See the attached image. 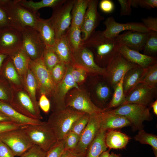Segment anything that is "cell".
Returning <instances> with one entry per match:
<instances>
[{"instance_id": "cell-1", "label": "cell", "mask_w": 157, "mask_h": 157, "mask_svg": "<svg viewBox=\"0 0 157 157\" xmlns=\"http://www.w3.org/2000/svg\"><path fill=\"white\" fill-rule=\"evenodd\" d=\"M83 45L93 53L95 61L100 67L105 68L118 53L122 46L115 38H108L103 31H95L85 40Z\"/></svg>"}, {"instance_id": "cell-2", "label": "cell", "mask_w": 157, "mask_h": 157, "mask_svg": "<svg viewBox=\"0 0 157 157\" xmlns=\"http://www.w3.org/2000/svg\"><path fill=\"white\" fill-rule=\"evenodd\" d=\"M15 28L22 32L26 27L35 28L39 13H34L19 4L17 0H0Z\"/></svg>"}, {"instance_id": "cell-3", "label": "cell", "mask_w": 157, "mask_h": 157, "mask_svg": "<svg viewBox=\"0 0 157 157\" xmlns=\"http://www.w3.org/2000/svg\"><path fill=\"white\" fill-rule=\"evenodd\" d=\"M85 113L68 107L52 112L47 122L52 129L57 141L64 139L74 122Z\"/></svg>"}, {"instance_id": "cell-4", "label": "cell", "mask_w": 157, "mask_h": 157, "mask_svg": "<svg viewBox=\"0 0 157 157\" xmlns=\"http://www.w3.org/2000/svg\"><path fill=\"white\" fill-rule=\"evenodd\" d=\"M109 114L118 115L126 117L130 122L133 131L143 129V123L145 121H151L153 116L147 106L129 104L121 105L114 109L107 110Z\"/></svg>"}, {"instance_id": "cell-5", "label": "cell", "mask_w": 157, "mask_h": 157, "mask_svg": "<svg viewBox=\"0 0 157 157\" xmlns=\"http://www.w3.org/2000/svg\"><path fill=\"white\" fill-rule=\"evenodd\" d=\"M23 129L33 144L39 146L46 151L57 141L52 129L47 122L27 125Z\"/></svg>"}, {"instance_id": "cell-6", "label": "cell", "mask_w": 157, "mask_h": 157, "mask_svg": "<svg viewBox=\"0 0 157 157\" xmlns=\"http://www.w3.org/2000/svg\"><path fill=\"white\" fill-rule=\"evenodd\" d=\"M65 103L66 108L90 115L100 113L105 110L96 106L92 101L88 92L79 88H73L69 91Z\"/></svg>"}, {"instance_id": "cell-7", "label": "cell", "mask_w": 157, "mask_h": 157, "mask_svg": "<svg viewBox=\"0 0 157 157\" xmlns=\"http://www.w3.org/2000/svg\"><path fill=\"white\" fill-rule=\"evenodd\" d=\"M67 66V72L64 77L56 85L53 93L49 98L51 109L52 112L58 111L66 108L65 100L67 93L73 88H79L71 75V65Z\"/></svg>"}, {"instance_id": "cell-8", "label": "cell", "mask_w": 157, "mask_h": 157, "mask_svg": "<svg viewBox=\"0 0 157 157\" xmlns=\"http://www.w3.org/2000/svg\"><path fill=\"white\" fill-rule=\"evenodd\" d=\"M29 68L33 73L37 85V92L40 95L44 94L49 98L55 89L56 85L53 82L49 71L42 58L30 60Z\"/></svg>"}, {"instance_id": "cell-9", "label": "cell", "mask_w": 157, "mask_h": 157, "mask_svg": "<svg viewBox=\"0 0 157 157\" xmlns=\"http://www.w3.org/2000/svg\"><path fill=\"white\" fill-rule=\"evenodd\" d=\"M23 128L0 133V140L10 148L15 156H20L33 145Z\"/></svg>"}, {"instance_id": "cell-10", "label": "cell", "mask_w": 157, "mask_h": 157, "mask_svg": "<svg viewBox=\"0 0 157 157\" xmlns=\"http://www.w3.org/2000/svg\"><path fill=\"white\" fill-rule=\"evenodd\" d=\"M75 0H67L62 5L53 9L49 18L54 29L56 39L66 33L71 23V11Z\"/></svg>"}, {"instance_id": "cell-11", "label": "cell", "mask_w": 157, "mask_h": 157, "mask_svg": "<svg viewBox=\"0 0 157 157\" xmlns=\"http://www.w3.org/2000/svg\"><path fill=\"white\" fill-rule=\"evenodd\" d=\"M21 33L22 49L31 60L41 58L46 45L36 30L27 26L24 28Z\"/></svg>"}, {"instance_id": "cell-12", "label": "cell", "mask_w": 157, "mask_h": 157, "mask_svg": "<svg viewBox=\"0 0 157 157\" xmlns=\"http://www.w3.org/2000/svg\"><path fill=\"white\" fill-rule=\"evenodd\" d=\"M101 113L90 115L88 122L80 135L78 143L72 152L80 156L85 157L89 146L100 130Z\"/></svg>"}, {"instance_id": "cell-13", "label": "cell", "mask_w": 157, "mask_h": 157, "mask_svg": "<svg viewBox=\"0 0 157 157\" xmlns=\"http://www.w3.org/2000/svg\"><path fill=\"white\" fill-rule=\"evenodd\" d=\"M135 65L128 61L119 52L105 68V78L114 90L126 73Z\"/></svg>"}, {"instance_id": "cell-14", "label": "cell", "mask_w": 157, "mask_h": 157, "mask_svg": "<svg viewBox=\"0 0 157 157\" xmlns=\"http://www.w3.org/2000/svg\"><path fill=\"white\" fill-rule=\"evenodd\" d=\"M73 65L81 67L92 75L101 76L105 77V68L99 66L95 63L92 51L83 45L73 53Z\"/></svg>"}, {"instance_id": "cell-15", "label": "cell", "mask_w": 157, "mask_h": 157, "mask_svg": "<svg viewBox=\"0 0 157 157\" xmlns=\"http://www.w3.org/2000/svg\"><path fill=\"white\" fill-rule=\"evenodd\" d=\"M22 48L21 32L12 26L0 30V53L9 56Z\"/></svg>"}, {"instance_id": "cell-16", "label": "cell", "mask_w": 157, "mask_h": 157, "mask_svg": "<svg viewBox=\"0 0 157 157\" xmlns=\"http://www.w3.org/2000/svg\"><path fill=\"white\" fill-rule=\"evenodd\" d=\"M9 104L22 115L32 119L40 120L31 98L24 88L13 90L12 99Z\"/></svg>"}, {"instance_id": "cell-17", "label": "cell", "mask_w": 157, "mask_h": 157, "mask_svg": "<svg viewBox=\"0 0 157 157\" xmlns=\"http://www.w3.org/2000/svg\"><path fill=\"white\" fill-rule=\"evenodd\" d=\"M99 1L89 0L88 6L81 26L82 38L86 40L95 31L100 22L104 19L97 10Z\"/></svg>"}, {"instance_id": "cell-18", "label": "cell", "mask_w": 157, "mask_h": 157, "mask_svg": "<svg viewBox=\"0 0 157 157\" xmlns=\"http://www.w3.org/2000/svg\"><path fill=\"white\" fill-rule=\"evenodd\" d=\"M106 29L103 31L105 37L113 38L125 31H132L143 33H148L150 30L145 27L142 23L129 22L120 23L116 22L114 18L110 16L107 18L104 22Z\"/></svg>"}, {"instance_id": "cell-19", "label": "cell", "mask_w": 157, "mask_h": 157, "mask_svg": "<svg viewBox=\"0 0 157 157\" xmlns=\"http://www.w3.org/2000/svg\"><path fill=\"white\" fill-rule=\"evenodd\" d=\"M156 93L157 88H150L139 83L126 97L122 105L135 104L147 106L151 104Z\"/></svg>"}, {"instance_id": "cell-20", "label": "cell", "mask_w": 157, "mask_h": 157, "mask_svg": "<svg viewBox=\"0 0 157 157\" xmlns=\"http://www.w3.org/2000/svg\"><path fill=\"white\" fill-rule=\"evenodd\" d=\"M148 33L127 31L115 38L122 46L125 45L139 51L143 50Z\"/></svg>"}, {"instance_id": "cell-21", "label": "cell", "mask_w": 157, "mask_h": 157, "mask_svg": "<svg viewBox=\"0 0 157 157\" xmlns=\"http://www.w3.org/2000/svg\"><path fill=\"white\" fill-rule=\"evenodd\" d=\"M119 52L129 62L138 65L144 69L157 63L156 57L142 54L125 45L120 47Z\"/></svg>"}, {"instance_id": "cell-22", "label": "cell", "mask_w": 157, "mask_h": 157, "mask_svg": "<svg viewBox=\"0 0 157 157\" xmlns=\"http://www.w3.org/2000/svg\"><path fill=\"white\" fill-rule=\"evenodd\" d=\"M1 75L7 81L13 90L24 88L22 77L18 73L9 56L4 62Z\"/></svg>"}, {"instance_id": "cell-23", "label": "cell", "mask_w": 157, "mask_h": 157, "mask_svg": "<svg viewBox=\"0 0 157 157\" xmlns=\"http://www.w3.org/2000/svg\"><path fill=\"white\" fill-rule=\"evenodd\" d=\"M35 29L47 46H53L56 39L54 28L49 19L39 17Z\"/></svg>"}, {"instance_id": "cell-24", "label": "cell", "mask_w": 157, "mask_h": 157, "mask_svg": "<svg viewBox=\"0 0 157 157\" xmlns=\"http://www.w3.org/2000/svg\"><path fill=\"white\" fill-rule=\"evenodd\" d=\"M51 47L61 62L67 65H73V52L67 42L66 33L56 39Z\"/></svg>"}, {"instance_id": "cell-25", "label": "cell", "mask_w": 157, "mask_h": 157, "mask_svg": "<svg viewBox=\"0 0 157 157\" xmlns=\"http://www.w3.org/2000/svg\"><path fill=\"white\" fill-rule=\"evenodd\" d=\"M100 129L106 131L122 128L131 126L129 121L125 117L118 115L107 113L105 110L101 113Z\"/></svg>"}, {"instance_id": "cell-26", "label": "cell", "mask_w": 157, "mask_h": 157, "mask_svg": "<svg viewBox=\"0 0 157 157\" xmlns=\"http://www.w3.org/2000/svg\"><path fill=\"white\" fill-rule=\"evenodd\" d=\"M22 77L24 88L31 98L37 114L39 119L41 120L43 119V117L41 114L38 101L36 98L37 85L34 75L29 68L26 74Z\"/></svg>"}, {"instance_id": "cell-27", "label": "cell", "mask_w": 157, "mask_h": 157, "mask_svg": "<svg viewBox=\"0 0 157 157\" xmlns=\"http://www.w3.org/2000/svg\"><path fill=\"white\" fill-rule=\"evenodd\" d=\"M144 71V69L135 65L125 74L123 80V87L125 97L139 84Z\"/></svg>"}, {"instance_id": "cell-28", "label": "cell", "mask_w": 157, "mask_h": 157, "mask_svg": "<svg viewBox=\"0 0 157 157\" xmlns=\"http://www.w3.org/2000/svg\"><path fill=\"white\" fill-rule=\"evenodd\" d=\"M0 110L16 123L24 125L36 124L40 123L41 120L32 119L20 114L8 103L0 100Z\"/></svg>"}, {"instance_id": "cell-29", "label": "cell", "mask_w": 157, "mask_h": 157, "mask_svg": "<svg viewBox=\"0 0 157 157\" xmlns=\"http://www.w3.org/2000/svg\"><path fill=\"white\" fill-rule=\"evenodd\" d=\"M130 139L129 137L124 133L109 130L106 132L105 142L109 149H122L125 148Z\"/></svg>"}, {"instance_id": "cell-30", "label": "cell", "mask_w": 157, "mask_h": 157, "mask_svg": "<svg viewBox=\"0 0 157 157\" xmlns=\"http://www.w3.org/2000/svg\"><path fill=\"white\" fill-rule=\"evenodd\" d=\"M106 131L100 129L97 135L89 146L85 157H99L107 150L105 142Z\"/></svg>"}, {"instance_id": "cell-31", "label": "cell", "mask_w": 157, "mask_h": 157, "mask_svg": "<svg viewBox=\"0 0 157 157\" xmlns=\"http://www.w3.org/2000/svg\"><path fill=\"white\" fill-rule=\"evenodd\" d=\"M67 0H42L35 2L33 0H17L20 4L34 13H37L40 9L50 7L53 9L62 5Z\"/></svg>"}, {"instance_id": "cell-32", "label": "cell", "mask_w": 157, "mask_h": 157, "mask_svg": "<svg viewBox=\"0 0 157 157\" xmlns=\"http://www.w3.org/2000/svg\"><path fill=\"white\" fill-rule=\"evenodd\" d=\"M89 0H75L72 11L70 26L81 27Z\"/></svg>"}, {"instance_id": "cell-33", "label": "cell", "mask_w": 157, "mask_h": 157, "mask_svg": "<svg viewBox=\"0 0 157 157\" xmlns=\"http://www.w3.org/2000/svg\"><path fill=\"white\" fill-rule=\"evenodd\" d=\"M9 56L19 75L23 77L29 68L31 60L22 48Z\"/></svg>"}, {"instance_id": "cell-34", "label": "cell", "mask_w": 157, "mask_h": 157, "mask_svg": "<svg viewBox=\"0 0 157 157\" xmlns=\"http://www.w3.org/2000/svg\"><path fill=\"white\" fill-rule=\"evenodd\" d=\"M81 27L70 26L66 33V38L72 52L82 46L83 40L81 35Z\"/></svg>"}, {"instance_id": "cell-35", "label": "cell", "mask_w": 157, "mask_h": 157, "mask_svg": "<svg viewBox=\"0 0 157 157\" xmlns=\"http://www.w3.org/2000/svg\"><path fill=\"white\" fill-rule=\"evenodd\" d=\"M112 89L107 81L97 83L94 88V95L97 100L101 104L106 103L112 97Z\"/></svg>"}, {"instance_id": "cell-36", "label": "cell", "mask_w": 157, "mask_h": 157, "mask_svg": "<svg viewBox=\"0 0 157 157\" xmlns=\"http://www.w3.org/2000/svg\"><path fill=\"white\" fill-rule=\"evenodd\" d=\"M142 83L150 88H157V63L144 69L139 83Z\"/></svg>"}, {"instance_id": "cell-37", "label": "cell", "mask_w": 157, "mask_h": 157, "mask_svg": "<svg viewBox=\"0 0 157 157\" xmlns=\"http://www.w3.org/2000/svg\"><path fill=\"white\" fill-rule=\"evenodd\" d=\"M135 140L142 144H148L152 147L155 157H157V136L148 133L143 129L139 130L134 137Z\"/></svg>"}, {"instance_id": "cell-38", "label": "cell", "mask_w": 157, "mask_h": 157, "mask_svg": "<svg viewBox=\"0 0 157 157\" xmlns=\"http://www.w3.org/2000/svg\"><path fill=\"white\" fill-rule=\"evenodd\" d=\"M124 76V75L114 89V91L111 99L107 108L106 109V110L107 109L111 108H116L122 105L124 102L126 97L124 94L123 87Z\"/></svg>"}, {"instance_id": "cell-39", "label": "cell", "mask_w": 157, "mask_h": 157, "mask_svg": "<svg viewBox=\"0 0 157 157\" xmlns=\"http://www.w3.org/2000/svg\"><path fill=\"white\" fill-rule=\"evenodd\" d=\"M41 58L49 72L56 65L61 62L53 48L48 46H46Z\"/></svg>"}, {"instance_id": "cell-40", "label": "cell", "mask_w": 157, "mask_h": 157, "mask_svg": "<svg viewBox=\"0 0 157 157\" xmlns=\"http://www.w3.org/2000/svg\"><path fill=\"white\" fill-rule=\"evenodd\" d=\"M144 54L154 56L157 53V32L150 31L143 49Z\"/></svg>"}, {"instance_id": "cell-41", "label": "cell", "mask_w": 157, "mask_h": 157, "mask_svg": "<svg viewBox=\"0 0 157 157\" xmlns=\"http://www.w3.org/2000/svg\"><path fill=\"white\" fill-rule=\"evenodd\" d=\"M67 70V65L61 62L56 65L50 72L52 80L56 85L63 79Z\"/></svg>"}, {"instance_id": "cell-42", "label": "cell", "mask_w": 157, "mask_h": 157, "mask_svg": "<svg viewBox=\"0 0 157 157\" xmlns=\"http://www.w3.org/2000/svg\"><path fill=\"white\" fill-rule=\"evenodd\" d=\"M13 89L7 81L0 75V100L9 103L12 96Z\"/></svg>"}, {"instance_id": "cell-43", "label": "cell", "mask_w": 157, "mask_h": 157, "mask_svg": "<svg viewBox=\"0 0 157 157\" xmlns=\"http://www.w3.org/2000/svg\"><path fill=\"white\" fill-rule=\"evenodd\" d=\"M88 73L83 68L74 65L71 66V74L76 83L78 85L85 81Z\"/></svg>"}, {"instance_id": "cell-44", "label": "cell", "mask_w": 157, "mask_h": 157, "mask_svg": "<svg viewBox=\"0 0 157 157\" xmlns=\"http://www.w3.org/2000/svg\"><path fill=\"white\" fill-rule=\"evenodd\" d=\"M90 115L85 113L73 124L70 131L80 135L89 121Z\"/></svg>"}, {"instance_id": "cell-45", "label": "cell", "mask_w": 157, "mask_h": 157, "mask_svg": "<svg viewBox=\"0 0 157 157\" xmlns=\"http://www.w3.org/2000/svg\"><path fill=\"white\" fill-rule=\"evenodd\" d=\"M80 136L69 131L64 138L65 150L73 151L77 147Z\"/></svg>"}, {"instance_id": "cell-46", "label": "cell", "mask_w": 157, "mask_h": 157, "mask_svg": "<svg viewBox=\"0 0 157 157\" xmlns=\"http://www.w3.org/2000/svg\"><path fill=\"white\" fill-rule=\"evenodd\" d=\"M64 150V139L57 141L47 151L46 157H61Z\"/></svg>"}, {"instance_id": "cell-47", "label": "cell", "mask_w": 157, "mask_h": 157, "mask_svg": "<svg viewBox=\"0 0 157 157\" xmlns=\"http://www.w3.org/2000/svg\"><path fill=\"white\" fill-rule=\"evenodd\" d=\"M11 26L15 28L11 19L0 2V30Z\"/></svg>"}, {"instance_id": "cell-48", "label": "cell", "mask_w": 157, "mask_h": 157, "mask_svg": "<svg viewBox=\"0 0 157 157\" xmlns=\"http://www.w3.org/2000/svg\"><path fill=\"white\" fill-rule=\"evenodd\" d=\"M47 152L38 146L33 145L20 157H46Z\"/></svg>"}, {"instance_id": "cell-49", "label": "cell", "mask_w": 157, "mask_h": 157, "mask_svg": "<svg viewBox=\"0 0 157 157\" xmlns=\"http://www.w3.org/2000/svg\"><path fill=\"white\" fill-rule=\"evenodd\" d=\"M26 125L12 121L0 122V133L12 130L23 128Z\"/></svg>"}, {"instance_id": "cell-50", "label": "cell", "mask_w": 157, "mask_h": 157, "mask_svg": "<svg viewBox=\"0 0 157 157\" xmlns=\"http://www.w3.org/2000/svg\"><path fill=\"white\" fill-rule=\"evenodd\" d=\"M38 104L39 108L45 113H49L51 109V103L49 99L45 94L40 95Z\"/></svg>"}, {"instance_id": "cell-51", "label": "cell", "mask_w": 157, "mask_h": 157, "mask_svg": "<svg viewBox=\"0 0 157 157\" xmlns=\"http://www.w3.org/2000/svg\"><path fill=\"white\" fill-rule=\"evenodd\" d=\"M117 1L121 7L120 15H131V0H118Z\"/></svg>"}, {"instance_id": "cell-52", "label": "cell", "mask_w": 157, "mask_h": 157, "mask_svg": "<svg viewBox=\"0 0 157 157\" xmlns=\"http://www.w3.org/2000/svg\"><path fill=\"white\" fill-rule=\"evenodd\" d=\"M144 26L150 31L157 32V18L149 17L142 19Z\"/></svg>"}, {"instance_id": "cell-53", "label": "cell", "mask_w": 157, "mask_h": 157, "mask_svg": "<svg viewBox=\"0 0 157 157\" xmlns=\"http://www.w3.org/2000/svg\"><path fill=\"white\" fill-rule=\"evenodd\" d=\"M99 8L103 12L109 13L112 12L115 8L114 4L110 0H102L99 3Z\"/></svg>"}, {"instance_id": "cell-54", "label": "cell", "mask_w": 157, "mask_h": 157, "mask_svg": "<svg viewBox=\"0 0 157 157\" xmlns=\"http://www.w3.org/2000/svg\"><path fill=\"white\" fill-rule=\"evenodd\" d=\"M15 156V155L10 148L0 140V157Z\"/></svg>"}, {"instance_id": "cell-55", "label": "cell", "mask_w": 157, "mask_h": 157, "mask_svg": "<svg viewBox=\"0 0 157 157\" xmlns=\"http://www.w3.org/2000/svg\"><path fill=\"white\" fill-rule=\"evenodd\" d=\"M139 6L150 9L157 7V0H139Z\"/></svg>"}, {"instance_id": "cell-56", "label": "cell", "mask_w": 157, "mask_h": 157, "mask_svg": "<svg viewBox=\"0 0 157 157\" xmlns=\"http://www.w3.org/2000/svg\"><path fill=\"white\" fill-rule=\"evenodd\" d=\"M61 157H84L75 154L72 151L65 150Z\"/></svg>"}, {"instance_id": "cell-57", "label": "cell", "mask_w": 157, "mask_h": 157, "mask_svg": "<svg viewBox=\"0 0 157 157\" xmlns=\"http://www.w3.org/2000/svg\"><path fill=\"white\" fill-rule=\"evenodd\" d=\"M8 56L7 54L0 53V75H1L4 62Z\"/></svg>"}, {"instance_id": "cell-58", "label": "cell", "mask_w": 157, "mask_h": 157, "mask_svg": "<svg viewBox=\"0 0 157 157\" xmlns=\"http://www.w3.org/2000/svg\"><path fill=\"white\" fill-rule=\"evenodd\" d=\"M10 121H12L9 117L0 110V122Z\"/></svg>"}, {"instance_id": "cell-59", "label": "cell", "mask_w": 157, "mask_h": 157, "mask_svg": "<svg viewBox=\"0 0 157 157\" xmlns=\"http://www.w3.org/2000/svg\"><path fill=\"white\" fill-rule=\"evenodd\" d=\"M151 106L154 114L157 115V100H155L151 104Z\"/></svg>"}, {"instance_id": "cell-60", "label": "cell", "mask_w": 157, "mask_h": 157, "mask_svg": "<svg viewBox=\"0 0 157 157\" xmlns=\"http://www.w3.org/2000/svg\"><path fill=\"white\" fill-rule=\"evenodd\" d=\"M139 0H131V6L135 8L139 6Z\"/></svg>"}, {"instance_id": "cell-61", "label": "cell", "mask_w": 157, "mask_h": 157, "mask_svg": "<svg viewBox=\"0 0 157 157\" xmlns=\"http://www.w3.org/2000/svg\"><path fill=\"white\" fill-rule=\"evenodd\" d=\"M110 149L108 150L103 152L99 157H108L109 154V152Z\"/></svg>"}, {"instance_id": "cell-62", "label": "cell", "mask_w": 157, "mask_h": 157, "mask_svg": "<svg viewBox=\"0 0 157 157\" xmlns=\"http://www.w3.org/2000/svg\"><path fill=\"white\" fill-rule=\"evenodd\" d=\"M108 157H122L120 154H117L112 152L109 154Z\"/></svg>"}]
</instances>
